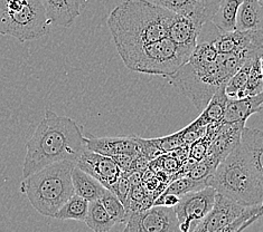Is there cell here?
Here are the masks:
<instances>
[{
    "mask_svg": "<svg viewBox=\"0 0 263 232\" xmlns=\"http://www.w3.org/2000/svg\"><path fill=\"white\" fill-rule=\"evenodd\" d=\"M82 125L71 117L60 116L54 111L46 110L26 143L23 179L54 163L77 162L86 149Z\"/></svg>",
    "mask_w": 263,
    "mask_h": 232,
    "instance_id": "cell-1",
    "label": "cell"
},
{
    "mask_svg": "<svg viewBox=\"0 0 263 232\" xmlns=\"http://www.w3.org/2000/svg\"><path fill=\"white\" fill-rule=\"evenodd\" d=\"M175 14L145 0L118 5L106 22L118 54L165 38Z\"/></svg>",
    "mask_w": 263,
    "mask_h": 232,
    "instance_id": "cell-2",
    "label": "cell"
},
{
    "mask_svg": "<svg viewBox=\"0 0 263 232\" xmlns=\"http://www.w3.org/2000/svg\"><path fill=\"white\" fill-rule=\"evenodd\" d=\"M243 54H218L213 61L189 59L172 76L169 83L183 94L202 112L218 89L227 85L229 79L240 70L247 60Z\"/></svg>",
    "mask_w": 263,
    "mask_h": 232,
    "instance_id": "cell-3",
    "label": "cell"
},
{
    "mask_svg": "<svg viewBox=\"0 0 263 232\" xmlns=\"http://www.w3.org/2000/svg\"><path fill=\"white\" fill-rule=\"evenodd\" d=\"M206 184L241 205L263 203V190L241 143L218 164Z\"/></svg>",
    "mask_w": 263,
    "mask_h": 232,
    "instance_id": "cell-4",
    "label": "cell"
},
{
    "mask_svg": "<svg viewBox=\"0 0 263 232\" xmlns=\"http://www.w3.org/2000/svg\"><path fill=\"white\" fill-rule=\"evenodd\" d=\"M74 166L75 162L63 161L44 167L23 179L21 192L41 215L53 218L75 194L72 182Z\"/></svg>",
    "mask_w": 263,
    "mask_h": 232,
    "instance_id": "cell-5",
    "label": "cell"
},
{
    "mask_svg": "<svg viewBox=\"0 0 263 232\" xmlns=\"http://www.w3.org/2000/svg\"><path fill=\"white\" fill-rule=\"evenodd\" d=\"M194 49L177 45L168 37L119 54L129 70L169 77L189 61Z\"/></svg>",
    "mask_w": 263,
    "mask_h": 232,
    "instance_id": "cell-6",
    "label": "cell"
},
{
    "mask_svg": "<svg viewBox=\"0 0 263 232\" xmlns=\"http://www.w3.org/2000/svg\"><path fill=\"white\" fill-rule=\"evenodd\" d=\"M49 24L41 0H0V35L21 43L48 34Z\"/></svg>",
    "mask_w": 263,
    "mask_h": 232,
    "instance_id": "cell-7",
    "label": "cell"
},
{
    "mask_svg": "<svg viewBox=\"0 0 263 232\" xmlns=\"http://www.w3.org/2000/svg\"><path fill=\"white\" fill-rule=\"evenodd\" d=\"M124 232H181L174 206L153 205L128 215Z\"/></svg>",
    "mask_w": 263,
    "mask_h": 232,
    "instance_id": "cell-8",
    "label": "cell"
},
{
    "mask_svg": "<svg viewBox=\"0 0 263 232\" xmlns=\"http://www.w3.org/2000/svg\"><path fill=\"white\" fill-rule=\"evenodd\" d=\"M217 192L210 185L204 189L185 193L174 206L180 223L181 232H191L209 215L215 203Z\"/></svg>",
    "mask_w": 263,
    "mask_h": 232,
    "instance_id": "cell-9",
    "label": "cell"
},
{
    "mask_svg": "<svg viewBox=\"0 0 263 232\" xmlns=\"http://www.w3.org/2000/svg\"><path fill=\"white\" fill-rule=\"evenodd\" d=\"M258 211H263V203L253 206H244L217 193L213 209L191 232H216L248 213Z\"/></svg>",
    "mask_w": 263,
    "mask_h": 232,
    "instance_id": "cell-10",
    "label": "cell"
},
{
    "mask_svg": "<svg viewBox=\"0 0 263 232\" xmlns=\"http://www.w3.org/2000/svg\"><path fill=\"white\" fill-rule=\"evenodd\" d=\"M75 165L97 179L105 189L112 190L121 177L120 167L110 156H105L85 149L82 155L75 162Z\"/></svg>",
    "mask_w": 263,
    "mask_h": 232,
    "instance_id": "cell-11",
    "label": "cell"
},
{
    "mask_svg": "<svg viewBox=\"0 0 263 232\" xmlns=\"http://www.w3.org/2000/svg\"><path fill=\"white\" fill-rule=\"evenodd\" d=\"M179 15L189 16L200 23H208L215 14L221 0H145Z\"/></svg>",
    "mask_w": 263,
    "mask_h": 232,
    "instance_id": "cell-12",
    "label": "cell"
},
{
    "mask_svg": "<svg viewBox=\"0 0 263 232\" xmlns=\"http://www.w3.org/2000/svg\"><path fill=\"white\" fill-rule=\"evenodd\" d=\"M85 147L90 151L105 156H115L119 154H130L137 156L139 154V141L138 136H116V137H96L90 135L84 137Z\"/></svg>",
    "mask_w": 263,
    "mask_h": 232,
    "instance_id": "cell-13",
    "label": "cell"
},
{
    "mask_svg": "<svg viewBox=\"0 0 263 232\" xmlns=\"http://www.w3.org/2000/svg\"><path fill=\"white\" fill-rule=\"evenodd\" d=\"M49 26L72 27L81 15L80 0H41Z\"/></svg>",
    "mask_w": 263,
    "mask_h": 232,
    "instance_id": "cell-14",
    "label": "cell"
},
{
    "mask_svg": "<svg viewBox=\"0 0 263 232\" xmlns=\"http://www.w3.org/2000/svg\"><path fill=\"white\" fill-rule=\"evenodd\" d=\"M203 23H200L192 17L175 14L173 20L168 28V38L172 39L177 45L195 48L197 39L203 28Z\"/></svg>",
    "mask_w": 263,
    "mask_h": 232,
    "instance_id": "cell-15",
    "label": "cell"
},
{
    "mask_svg": "<svg viewBox=\"0 0 263 232\" xmlns=\"http://www.w3.org/2000/svg\"><path fill=\"white\" fill-rule=\"evenodd\" d=\"M263 111V92L241 99L229 98L222 123L246 124L248 118Z\"/></svg>",
    "mask_w": 263,
    "mask_h": 232,
    "instance_id": "cell-16",
    "label": "cell"
},
{
    "mask_svg": "<svg viewBox=\"0 0 263 232\" xmlns=\"http://www.w3.org/2000/svg\"><path fill=\"white\" fill-rule=\"evenodd\" d=\"M240 143L263 190V131L246 126L242 130Z\"/></svg>",
    "mask_w": 263,
    "mask_h": 232,
    "instance_id": "cell-17",
    "label": "cell"
},
{
    "mask_svg": "<svg viewBox=\"0 0 263 232\" xmlns=\"http://www.w3.org/2000/svg\"><path fill=\"white\" fill-rule=\"evenodd\" d=\"M228 101L229 97L227 94H225V86H222L221 89H218L214 95L212 96L211 101L206 105V108L202 111V113H200V115L187 128L198 130L202 128H206L211 123L222 122Z\"/></svg>",
    "mask_w": 263,
    "mask_h": 232,
    "instance_id": "cell-18",
    "label": "cell"
},
{
    "mask_svg": "<svg viewBox=\"0 0 263 232\" xmlns=\"http://www.w3.org/2000/svg\"><path fill=\"white\" fill-rule=\"evenodd\" d=\"M72 182L75 194L87 200L89 202L100 200L106 191L105 187L97 179L81 170L77 165L72 170Z\"/></svg>",
    "mask_w": 263,
    "mask_h": 232,
    "instance_id": "cell-19",
    "label": "cell"
},
{
    "mask_svg": "<svg viewBox=\"0 0 263 232\" xmlns=\"http://www.w3.org/2000/svg\"><path fill=\"white\" fill-rule=\"evenodd\" d=\"M263 29V7L258 0H243L236 16L235 30Z\"/></svg>",
    "mask_w": 263,
    "mask_h": 232,
    "instance_id": "cell-20",
    "label": "cell"
},
{
    "mask_svg": "<svg viewBox=\"0 0 263 232\" xmlns=\"http://www.w3.org/2000/svg\"><path fill=\"white\" fill-rule=\"evenodd\" d=\"M243 0H221L216 12L211 18V23L221 31H234L236 16Z\"/></svg>",
    "mask_w": 263,
    "mask_h": 232,
    "instance_id": "cell-21",
    "label": "cell"
},
{
    "mask_svg": "<svg viewBox=\"0 0 263 232\" xmlns=\"http://www.w3.org/2000/svg\"><path fill=\"white\" fill-rule=\"evenodd\" d=\"M84 222L95 232H109L116 224L100 200L89 203V210Z\"/></svg>",
    "mask_w": 263,
    "mask_h": 232,
    "instance_id": "cell-22",
    "label": "cell"
},
{
    "mask_svg": "<svg viewBox=\"0 0 263 232\" xmlns=\"http://www.w3.org/2000/svg\"><path fill=\"white\" fill-rule=\"evenodd\" d=\"M89 201L74 194L63 204V206L55 213V219L59 220H77L85 221V218L89 210Z\"/></svg>",
    "mask_w": 263,
    "mask_h": 232,
    "instance_id": "cell-23",
    "label": "cell"
},
{
    "mask_svg": "<svg viewBox=\"0 0 263 232\" xmlns=\"http://www.w3.org/2000/svg\"><path fill=\"white\" fill-rule=\"evenodd\" d=\"M254 58H251L244 62L240 70L229 79L227 85H225V94H227L229 98L231 99L243 98V90L247 85L249 72L251 70Z\"/></svg>",
    "mask_w": 263,
    "mask_h": 232,
    "instance_id": "cell-24",
    "label": "cell"
},
{
    "mask_svg": "<svg viewBox=\"0 0 263 232\" xmlns=\"http://www.w3.org/2000/svg\"><path fill=\"white\" fill-rule=\"evenodd\" d=\"M100 201L103 204L105 210L108 211L110 217L114 219V221L117 223H126L128 219V212L124 208L123 203L120 201L114 192L106 189L103 196L100 199Z\"/></svg>",
    "mask_w": 263,
    "mask_h": 232,
    "instance_id": "cell-25",
    "label": "cell"
},
{
    "mask_svg": "<svg viewBox=\"0 0 263 232\" xmlns=\"http://www.w3.org/2000/svg\"><path fill=\"white\" fill-rule=\"evenodd\" d=\"M205 186H208L206 181H195L184 175V177L173 180V182L168 184V186L162 193L175 194V196L180 197L185 193L204 189Z\"/></svg>",
    "mask_w": 263,
    "mask_h": 232,
    "instance_id": "cell-26",
    "label": "cell"
},
{
    "mask_svg": "<svg viewBox=\"0 0 263 232\" xmlns=\"http://www.w3.org/2000/svg\"><path fill=\"white\" fill-rule=\"evenodd\" d=\"M260 57L258 56L253 59L251 70L249 72L247 85L243 90V98L254 96L263 92V77L260 70Z\"/></svg>",
    "mask_w": 263,
    "mask_h": 232,
    "instance_id": "cell-27",
    "label": "cell"
},
{
    "mask_svg": "<svg viewBox=\"0 0 263 232\" xmlns=\"http://www.w3.org/2000/svg\"><path fill=\"white\" fill-rule=\"evenodd\" d=\"M150 141L153 142L154 145L157 147L161 153L173 152L175 150L186 145L183 139V133H181V131L177 132V133H174L172 135L158 137V139H150Z\"/></svg>",
    "mask_w": 263,
    "mask_h": 232,
    "instance_id": "cell-28",
    "label": "cell"
},
{
    "mask_svg": "<svg viewBox=\"0 0 263 232\" xmlns=\"http://www.w3.org/2000/svg\"><path fill=\"white\" fill-rule=\"evenodd\" d=\"M262 217H263V211L248 213V215L239 218L234 222H232L229 225H227V227L217 230L216 232H242L243 230H246L248 227H250V225L254 223L256 220H259V219Z\"/></svg>",
    "mask_w": 263,
    "mask_h": 232,
    "instance_id": "cell-29",
    "label": "cell"
},
{
    "mask_svg": "<svg viewBox=\"0 0 263 232\" xmlns=\"http://www.w3.org/2000/svg\"><path fill=\"white\" fill-rule=\"evenodd\" d=\"M210 145L211 142L208 139H205V137H202V139L192 143L189 150V159L194 162L202 161L208 155Z\"/></svg>",
    "mask_w": 263,
    "mask_h": 232,
    "instance_id": "cell-30",
    "label": "cell"
},
{
    "mask_svg": "<svg viewBox=\"0 0 263 232\" xmlns=\"http://www.w3.org/2000/svg\"><path fill=\"white\" fill-rule=\"evenodd\" d=\"M179 202V197L175 194L161 193L160 196L155 199L153 205H164V206H175Z\"/></svg>",
    "mask_w": 263,
    "mask_h": 232,
    "instance_id": "cell-31",
    "label": "cell"
},
{
    "mask_svg": "<svg viewBox=\"0 0 263 232\" xmlns=\"http://www.w3.org/2000/svg\"><path fill=\"white\" fill-rule=\"evenodd\" d=\"M260 70H261V74H262V77H263V55L260 57Z\"/></svg>",
    "mask_w": 263,
    "mask_h": 232,
    "instance_id": "cell-32",
    "label": "cell"
},
{
    "mask_svg": "<svg viewBox=\"0 0 263 232\" xmlns=\"http://www.w3.org/2000/svg\"><path fill=\"white\" fill-rule=\"evenodd\" d=\"M258 2H259V4L263 7V0H258Z\"/></svg>",
    "mask_w": 263,
    "mask_h": 232,
    "instance_id": "cell-33",
    "label": "cell"
}]
</instances>
